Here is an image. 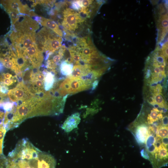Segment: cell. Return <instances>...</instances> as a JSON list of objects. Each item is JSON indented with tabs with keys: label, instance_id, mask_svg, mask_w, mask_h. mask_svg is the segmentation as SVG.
<instances>
[{
	"label": "cell",
	"instance_id": "1",
	"mask_svg": "<svg viewBox=\"0 0 168 168\" xmlns=\"http://www.w3.org/2000/svg\"><path fill=\"white\" fill-rule=\"evenodd\" d=\"M75 46L80 55L81 62L84 64L96 66L106 63L107 58L101 55L91 40L85 38H78Z\"/></svg>",
	"mask_w": 168,
	"mask_h": 168
},
{
	"label": "cell",
	"instance_id": "2",
	"mask_svg": "<svg viewBox=\"0 0 168 168\" xmlns=\"http://www.w3.org/2000/svg\"><path fill=\"white\" fill-rule=\"evenodd\" d=\"M35 37L38 48L43 53H46V55L54 52L62 46V37L45 27L36 33Z\"/></svg>",
	"mask_w": 168,
	"mask_h": 168
},
{
	"label": "cell",
	"instance_id": "3",
	"mask_svg": "<svg viewBox=\"0 0 168 168\" xmlns=\"http://www.w3.org/2000/svg\"><path fill=\"white\" fill-rule=\"evenodd\" d=\"M40 151L28 138H24L18 142L7 157L13 159L30 160L37 157Z\"/></svg>",
	"mask_w": 168,
	"mask_h": 168
},
{
	"label": "cell",
	"instance_id": "4",
	"mask_svg": "<svg viewBox=\"0 0 168 168\" xmlns=\"http://www.w3.org/2000/svg\"><path fill=\"white\" fill-rule=\"evenodd\" d=\"M90 88L81 78L69 76L62 82L59 88L57 90L59 95L63 96L75 93Z\"/></svg>",
	"mask_w": 168,
	"mask_h": 168
},
{
	"label": "cell",
	"instance_id": "5",
	"mask_svg": "<svg viewBox=\"0 0 168 168\" xmlns=\"http://www.w3.org/2000/svg\"><path fill=\"white\" fill-rule=\"evenodd\" d=\"M7 95L11 100L13 102H16L17 105L30 100L35 96L22 81L18 83L14 88L9 90Z\"/></svg>",
	"mask_w": 168,
	"mask_h": 168
},
{
	"label": "cell",
	"instance_id": "6",
	"mask_svg": "<svg viewBox=\"0 0 168 168\" xmlns=\"http://www.w3.org/2000/svg\"><path fill=\"white\" fill-rule=\"evenodd\" d=\"M39 24L28 15L20 14L19 19L12 26L11 28L23 34L35 33L40 27Z\"/></svg>",
	"mask_w": 168,
	"mask_h": 168
},
{
	"label": "cell",
	"instance_id": "7",
	"mask_svg": "<svg viewBox=\"0 0 168 168\" xmlns=\"http://www.w3.org/2000/svg\"><path fill=\"white\" fill-rule=\"evenodd\" d=\"M26 160L30 168H55L56 165V161L53 156L41 151L37 157Z\"/></svg>",
	"mask_w": 168,
	"mask_h": 168
},
{
	"label": "cell",
	"instance_id": "8",
	"mask_svg": "<svg viewBox=\"0 0 168 168\" xmlns=\"http://www.w3.org/2000/svg\"><path fill=\"white\" fill-rule=\"evenodd\" d=\"M161 3L157 8V27L158 30V42L163 41L166 35L168 27V16L166 7Z\"/></svg>",
	"mask_w": 168,
	"mask_h": 168
},
{
	"label": "cell",
	"instance_id": "9",
	"mask_svg": "<svg viewBox=\"0 0 168 168\" xmlns=\"http://www.w3.org/2000/svg\"><path fill=\"white\" fill-rule=\"evenodd\" d=\"M62 26L65 29L71 31H74L78 27L79 23H82L78 12L70 8L65 9L63 13Z\"/></svg>",
	"mask_w": 168,
	"mask_h": 168
},
{
	"label": "cell",
	"instance_id": "10",
	"mask_svg": "<svg viewBox=\"0 0 168 168\" xmlns=\"http://www.w3.org/2000/svg\"><path fill=\"white\" fill-rule=\"evenodd\" d=\"M43 53L35 43L26 49L22 54L32 68H38L44 60Z\"/></svg>",
	"mask_w": 168,
	"mask_h": 168
},
{
	"label": "cell",
	"instance_id": "11",
	"mask_svg": "<svg viewBox=\"0 0 168 168\" xmlns=\"http://www.w3.org/2000/svg\"><path fill=\"white\" fill-rule=\"evenodd\" d=\"M168 156L167 148L161 143L149 161L151 162L153 168H161L167 166Z\"/></svg>",
	"mask_w": 168,
	"mask_h": 168
},
{
	"label": "cell",
	"instance_id": "12",
	"mask_svg": "<svg viewBox=\"0 0 168 168\" xmlns=\"http://www.w3.org/2000/svg\"><path fill=\"white\" fill-rule=\"evenodd\" d=\"M66 49L65 46L62 45L59 49L48 55L45 58V60H47L46 62V68L55 72V69L63 58Z\"/></svg>",
	"mask_w": 168,
	"mask_h": 168
},
{
	"label": "cell",
	"instance_id": "13",
	"mask_svg": "<svg viewBox=\"0 0 168 168\" xmlns=\"http://www.w3.org/2000/svg\"><path fill=\"white\" fill-rule=\"evenodd\" d=\"M135 125L131 128V131L137 141L140 145L145 144L148 135V125L146 123H141Z\"/></svg>",
	"mask_w": 168,
	"mask_h": 168
},
{
	"label": "cell",
	"instance_id": "14",
	"mask_svg": "<svg viewBox=\"0 0 168 168\" xmlns=\"http://www.w3.org/2000/svg\"><path fill=\"white\" fill-rule=\"evenodd\" d=\"M35 18L34 20L42 26L50 29L59 36L63 37L62 31L57 24L53 20L36 16H35Z\"/></svg>",
	"mask_w": 168,
	"mask_h": 168
},
{
	"label": "cell",
	"instance_id": "15",
	"mask_svg": "<svg viewBox=\"0 0 168 168\" xmlns=\"http://www.w3.org/2000/svg\"><path fill=\"white\" fill-rule=\"evenodd\" d=\"M81 121L80 114L74 113L68 117L61 126V128L66 132H70L77 128Z\"/></svg>",
	"mask_w": 168,
	"mask_h": 168
},
{
	"label": "cell",
	"instance_id": "16",
	"mask_svg": "<svg viewBox=\"0 0 168 168\" xmlns=\"http://www.w3.org/2000/svg\"><path fill=\"white\" fill-rule=\"evenodd\" d=\"M0 4L7 12L15 11L19 12L21 14L24 6L19 0H2L1 1Z\"/></svg>",
	"mask_w": 168,
	"mask_h": 168
},
{
	"label": "cell",
	"instance_id": "17",
	"mask_svg": "<svg viewBox=\"0 0 168 168\" xmlns=\"http://www.w3.org/2000/svg\"><path fill=\"white\" fill-rule=\"evenodd\" d=\"M44 71L45 76L44 82V89L46 91H49L53 87L55 77L54 72L48 71L45 69Z\"/></svg>",
	"mask_w": 168,
	"mask_h": 168
},
{
	"label": "cell",
	"instance_id": "18",
	"mask_svg": "<svg viewBox=\"0 0 168 168\" xmlns=\"http://www.w3.org/2000/svg\"><path fill=\"white\" fill-rule=\"evenodd\" d=\"M162 110H160L157 108H154L151 110L147 117V123L152 124L155 122L163 118Z\"/></svg>",
	"mask_w": 168,
	"mask_h": 168
},
{
	"label": "cell",
	"instance_id": "19",
	"mask_svg": "<svg viewBox=\"0 0 168 168\" xmlns=\"http://www.w3.org/2000/svg\"><path fill=\"white\" fill-rule=\"evenodd\" d=\"M73 67L72 63L66 60L62 62L59 67L61 74L64 76H69L72 72Z\"/></svg>",
	"mask_w": 168,
	"mask_h": 168
},
{
	"label": "cell",
	"instance_id": "20",
	"mask_svg": "<svg viewBox=\"0 0 168 168\" xmlns=\"http://www.w3.org/2000/svg\"><path fill=\"white\" fill-rule=\"evenodd\" d=\"M168 133V126H163L161 124L157 126L156 133V137L162 139L167 137Z\"/></svg>",
	"mask_w": 168,
	"mask_h": 168
},
{
	"label": "cell",
	"instance_id": "21",
	"mask_svg": "<svg viewBox=\"0 0 168 168\" xmlns=\"http://www.w3.org/2000/svg\"><path fill=\"white\" fill-rule=\"evenodd\" d=\"M160 94L154 95L152 104L154 105L156 104L157 105L161 108H163L165 106V101L163 97Z\"/></svg>",
	"mask_w": 168,
	"mask_h": 168
},
{
	"label": "cell",
	"instance_id": "22",
	"mask_svg": "<svg viewBox=\"0 0 168 168\" xmlns=\"http://www.w3.org/2000/svg\"><path fill=\"white\" fill-rule=\"evenodd\" d=\"M7 132L6 129L4 125L0 124V155H3V141Z\"/></svg>",
	"mask_w": 168,
	"mask_h": 168
},
{
	"label": "cell",
	"instance_id": "23",
	"mask_svg": "<svg viewBox=\"0 0 168 168\" xmlns=\"http://www.w3.org/2000/svg\"><path fill=\"white\" fill-rule=\"evenodd\" d=\"M77 3L80 8H88L91 4L93 0H76Z\"/></svg>",
	"mask_w": 168,
	"mask_h": 168
},
{
	"label": "cell",
	"instance_id": "24",
	"mask_svg": "<svg viewBox=\"0 0 168 168\" xmlns=\"http://www.w3.org/2000/svg\"><path fill=\"white\" fill-rule=\"evenodd\" d=\"M0 82L7 86H10L16 81L13 77L12 79H6L0 77Z\"/></svg>",
	"mask_w": 168,
	"mask_h": 168
},
{
	"label": "cell",
	"instance_id": "25",
	"mask_svg": "<svg viewBox=\"0 0 168 168\" xmlns=\"http://www.w3.org/2000/svg\"><path fill=\"white\" fill-rule=\"evenodd\" d=\"M8 91V87L2 83L0 82V93L2 94L7 95Z\"/></svg>",
	"mask_w": 168,
	"mask_h": 168
},
{
	"label": "cell",
	"instance_id": "26",
	"mask_svg": "<svg viewBox=\"0 0 168 168\" xmlns=\"http://www.w3.org/2000/svg\"><path fill=\"white\" fill-rule=\"evenodd\" d=\"M162 86L160 84H157L153 89V95L161 94Z\"/></svg>",
	"mask_w": 168,
	"mask_h": 168
},
{
	"label": "cell",
	"instance_id": "27",
	"mask_svg": "<svg viewBox=\"0 0 168 168\" xmlns=\"http://www.w3.org/2000/svg\"><path fill=\"white\" fill-rule=\"evenodd\" d=\"M0 77L6 79H11L13 77L12 75L9 73H3L1 76Z\"/></svg>",
	"mask_w": 168,
	"mask_h": 168
},
{
	"label": "cell",
	"instance_id": "28",
	"mask_svg": "<svg viewBox=\"0 0 168 168\" xmlns=\"http://www.w3.org/2000/svg\"><path fill=\"white\" fill-rule=\"evenodd\" d=\"M161 143L166 147H168V137L164 138L161 139Z\"/></svg>",
	"mask_w": 168,
	"mask_h": 168
},
{
	"label": "cell",
	"instance_id": "29",
	"mask_svg": "<svg viewBox=\"0 0 168 168\" xmlns=\"http://www.w3.org/2000/svg\"><path fill=\"white\" fill-rule=\"evenodd\" d=\"M162 119V125L163 126H168V116H165Z\"/></svg>",
	"mask_w": 168,
	"mask_h": 168
},
{
	"label": "cell",
	"instance_id": "30",
	"mask_svg": "<svg viewBox=\"0 0 168 168\" xmlns=\"http://www.w3.org/2000/svg\"><path fill=\"white\" fill-rule=\"evenodd\" d=\"M4 67L2 63L0 62V72L2 71L4 69Z\"/></svg>",
	"mask_w": 168,
	"mask_h": 168
}]
</instances>
